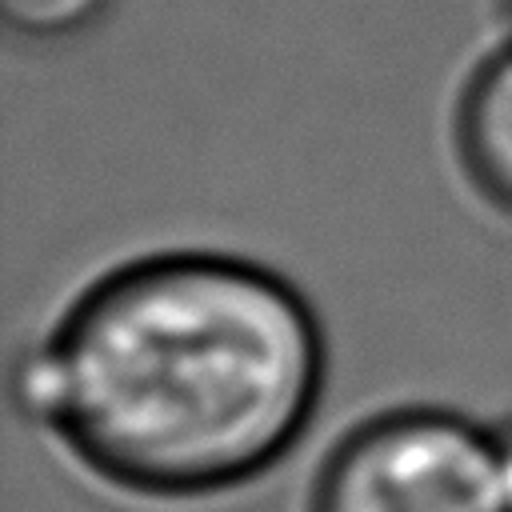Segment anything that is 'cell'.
I'll use <instances>...</instances> for the list:
<instances>
[{
  "instance_id": "cell-6",
  "label": "cell",
  "mask_w": 512,
  "mask_h": 512,
  "mask_svg": "<svg viewBox=\"0 0 512 512\" xmlns=\"http://www.w3.org/2000/svg\"><path fill=\"white\" fill-rule=\"evenodd\" d=\"M508 8H512V0H508Z\"/></svg>"
},
{
  "instance_id": "cell-1",
  "label": "cell",
  "mask_w": 512,
  "mask_h": 512,
  "mask_svg": "<svg viewBox=\"0 0 512 512\" xmlns=\"http://www.w3.org/2000/svg\"><path fill=\"white\" fill-rule=\"evenodd\" d=\"M320 392L312 304L224 252L100 276L12 364L16 412L96 480L148 500L252 484L300 444Z\"/></svg>"
},
{
  "instance_id": "cell-4",
  "label": "cell",
  "mask_w": 512,
  "mask_h": 512,
  "mask_svg": "<svg viewBox=\"0 0 512 512\" xmlns=\"http://www.w3.org/2000/svg\"><path fill=\"white\" fill-rule=\"evenodd\" d=\"M108 0H0L12 32L32 40H60L100 20Z\"/></svg>"
},
{
  "instance_id": "cell-2",
  "label": "cell",
  "mask_w": 512,
  "mask_h": 512,
  "mask_svg": "<svg viewBox=\"0 0 512 512\" xmlns=\"http://www.w3.org/2000/svg\"><path fill=\"white\" fill-rule=\"evenodd\" d=\"M308 512H508L492 428L436 408L376 416L332 448Z\"/></svg>"
},
{
  "instance_id": "cell-3",
  "label": "cell",
  "mask_w": 512,
  "mask_h": 512,
  "mask_svg": "<svg viewBox=\"0 0 512 512\" xmlns=\"http://www.w3.org/2000/svg\"><path fill=\"white\" fill-rule=\"evenodd\" d=\"M456 148L480 196L512 216V40L468 80L456 112Z\"/></svg>"
},
{
  "instance_id": "cell-5",
  "label": "cell",
  "mask_w": 512,
  "mask_h": 512,
  "mask_svg": "<svg viewBox=\"0 0 512 512\" xmlns=\"http://www.w3.org/2000/svg\"><path fill=\"white\" fill-rule=\"evenodd\" d=\"M496 440V464H500V484H504V500L512 512V420H504L500 428H492Z\"/></svg>"
}]
</instances>
